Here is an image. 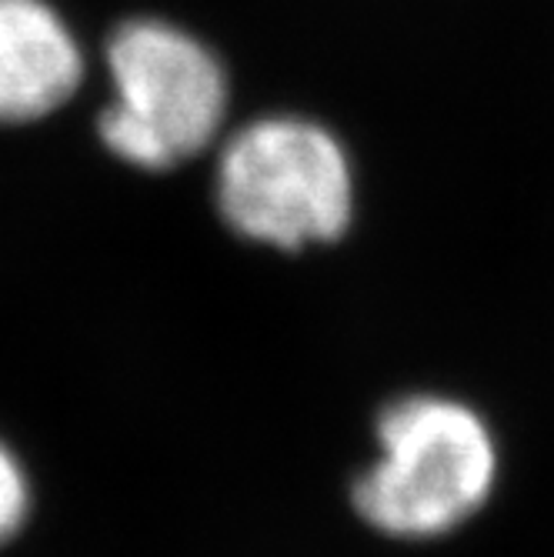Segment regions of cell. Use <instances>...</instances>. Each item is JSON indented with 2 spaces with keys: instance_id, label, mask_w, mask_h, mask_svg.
Returning <instances> with one entry per match:
<instances>
[{
  "instance_id": "obj_1",
  "label": "cell",
  "mask_w": 554,
  "mask_h": 557,
  "mask_svg": "<svg viewBox=\"0 0 554 557\" xmlns=\"http://www.w3.org/2000/svg\"><path fill=\"white\" fill-rule=\"evenodd\" d=\"M501 481V444L475 404L415 391L374 418V458L350 508L391 541H438L475 521Z\"/></svg>"
},
{
  "instance_id": "obj_2",
  "label": "cell",
  "mask_w": 554,
  "mask_h": 557,
  "mask_svg": "<svg viewBox=\"0 0 554 557\" xmlns=\"http://www.w3.org/2000/svg\"><path fill=\"white\" fill-rule=\"evenodd\" d=\"M355 168L318 121L274 114L234 131L218 154L214 205L244 240L297 255L334 244L355 221Z\"/></svg>"
},
{
  "instance_id": "obj_3",
  "label": "cell",
  "mask_w": 554,
  "mask_h": 557,
  "mask_svg": "<svg viewBox=\"0 0 554 557\" xmlns=\"http://www.w3.org/2000/svg\"><path fill=\"white\" fill-rule=\"evenodd\" d=\"M111 100L97 137L137 171L161 174L194 161L218 140L227 117V74L190 30L161 21H124L108 40Z\"/></svg>"
},
{
  "instance_id": "obj_4",
  "label": "cell",
  "mask_w": 554,
  "mask_h": 557,
  "mask_svg": "<svg viewBox=\"0 0 554 557\" xmlns=\"http://www.w3.org/2000/svg\"><path fill=\"white\" fill-rule=\"evenodd\" d=\"M84 84V54L47 0H0V127L61 111Z\"/></svg>"
},
{
  "instance_id": "obj_5",
  "label": "cell",
  "mask_w": 554,
  "mask_h": 557,
  "mask_svg": "<svg viewBox=\"0 0 554 557\" xmlns=\"http://www.w3.org/2000/svg\"><path fill=\"white\" fill-rule=\"evenodd\" d=\"M37 511V481L24 454L0 434V554L14 547Z\"/></svg>"
}]
</instances>
